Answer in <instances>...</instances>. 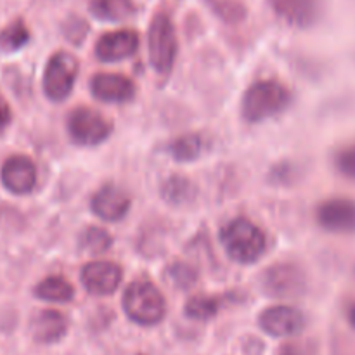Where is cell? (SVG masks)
<instances>
[{
    "label": "cell",
    "mask_w": 355,
    "mask_h": 355,
    "mask_svg": "<svg viewBox=\"0 0 355 355\" xmlns=\"http://www.w3.org/2000/svg\"><path fill=\"white\" fill-rule=\"evenodd\" d=\"M220 241L229 259L238 263H255L266 252V236L253 222L236 218L220 231Z\"/></svg>",
    "instance_id": "obj_1"
},
{
    "label": "cell",
    "mask_w": 355,
    "mask_h": 355,
    "mask_svg": "<svg viewBox=\"0 0 355 355\" xmlns=\"http://www.w3.org/2000/svg\"><path fill=\"white\" fill-rule=\"evenodd\" d=\"M290 101V92L281 83L272 82V80L257 82L246 90L245 97H243V116L250 123L269 120V118L283 113Z\"/></svg>",
    "instance_id": "obj_2"
},
{
    "label": "cell",
    "mask_w": 355,
    "mask_h": 355,
    "mask_svg": "<svg viewBox=\"0 0 355 355\" xmlns=\"http://www.w3.org/2000/svg\"><path fill=\"white\" fill-rule=\"evenodd\" d=\"M123 311L128 319L141 326H155L163 321L166 304L158 288L149 281H135L125 290Z\"/></svg>",
    "instance_id": "obj_3"
},
{
    "label": "cell",
    "mask_w": 355,
    "mask_h": 355,
    "mask_svg": "<svg viewBox=\"0 0 355 355\" xmlns=\"http://www.w3.org/2000/svg\"><path fill=\"white\" fill-rule=\"evenodd\" d=\"M149 61L158 73H168L177 58L175 28L166 14H156L148 31Z\"/></svg>",
    "instance_id": "obj_4"
},
{
    "label": "cell",
    "mask_w": 355,
    "mask_h": 355,
    "mask_svg": "<svg viewBox=\"0 0 355 355\" xmlns=\"http://www.w3.org/2000/svg\"><path fill=\"white\" fill-rule=\"evenodd\" d=\"M78 75V61L68 52H55L49 59L44 73V92L54 103H61L71 94Z\"/></svg>",
    "instance_id": "obj_5"
},
{
    "label": "cell",
    "mask_w": 355,
    "mask_h": 355,
    "mask_svg": "<svg viewBox=\"0 0 355 355\" xmlns=\"http://www.w3.org/2000/svg\"><path fill=\"white\" fill-rule=\"evenodd\" d=\"M68 130L73 141L80 146H97L113 132L110 120L89 107H76L68 118Z\"/></svg>",
    "instance_id": "obj_6"
},
{
    "label": "cell",
    "mask_w": 355,
    "mask_h": 355,
    "mask_svg": "<svg viewBox=\"0 0 355 355\" xmlns=\"http://www.w3.org/2000/svg\"><path fill=\"white\" fill-rule=\"evenodd\" d=\"M262 286L272 298H295L304 291V274L290 263L274 266L263 274Z\"/></svg>",
    "instance_id": "obj_7"
},
{
    "label": "cell",
    "mask_w": 355,
    "mask_h": 355,
    "mask_svg": "<svg viewBox=\"0 0 355 355\" xmlns=\"http://www.w3.org/2000/svg\"><path fill=\"white\" fill-rule=\"evenodd\" d=\"M121 267L113 262H90L82 269V283L90 295L107 297L118 290L121 283Z\"/></svg>",
    "instance_id": "obj_8"
},
{
    "label": "cell",
    "mask_w": 355,
    "mask_h": 355,
    "mask_svg": "<svg viewBox=\"0 0 355 355\" xmlns=\"http://www.w3.org/2000/svg\"><path fill=\"white\" fill-rule=\"evenodd\" d=\"M259 324L270 336H293L305 328V315L290 305H276L260 314Z\"/></svg>",
    "instance_id": "obj_9"
},
{
    "label": "cell",
    "mask_w": 355,
    "mask_h": 355,
    "mask_svg": "<svg viewBox=\"0 0 355 355\" xmlns=\"http://www.w3.org/2000/svg\"><path fill=\"white\" fill-rule=\"evenodd\" d=\"M2 184L9 193L23 196L37 186V168L26 156H12L2 166Z\"/></svg>",
    "instance_id": "obj_10"
},
{
    "label": "cell",
    "mask_w": 355,
    "mask_h": 355,
    "mask_svg": "<svg viewBox=\"0 0 355 355\" xmlns=\"http://www.w3.org/2000/svg\"><path fill=\"white\" fill-rule=\"evenodd\" d=\"M318 220L326 231L355 232V200L335 198L324 201L318 210Z\"/></svg>",
    "instance_id": "obj_11"
},
{
    "label": "cell",
    "mask_w": 355,
    "mask_h": 355,
    "mask_svg": "<svg viewBox=\"0 0 355 355\" xmlns=\"http://www.w3.org/2000/svg\"><path fill=\"white\" fill-rule=\"evenodd\" d=\"M139 47V35L132 30H118L103 35L96 45V54L104 62L128 59Z\"/></svg>",
    "instance_id": "obj_12"
},
{
    "label": "cell",
    "mask_w": 355,
    "mask_h": 355,
    "mask_svg": "<svg viewBox=\"0 0 355 355\" xmlns=\"http://www.w3.org/2000/svg\"><path fill=\"white\" fill-rule=\"evenodd\" d=\"M90 92L103 103H127L134 97L135 87L127 76L116 73H99L90 80Z\"/></svg>",
    "instance_id": "obj_13"
},
{
    "label": "cell",
    "mask_w": 355,
    "mask_h": 355,
    "mask_svg": "<svg viewBox=\"0 0 355 355\" xmlns=\"http://www.w3.org/2000/svg\"><path fill=\"white\" fill-rule=\"evenodd\" d=\"M274 12L297 28H309L321 14V0H269Z\"/></svg>",
    "instance_id": "obj_14"
},
{
    "label": "cell",
    "mask_w": 355,
    "mask_h": 355,
    "mask_svg": "<svg viewBox=\"0 0 355 355\" xmlns=\"http://www.w3.org/2000/svg\"><path fill=\"white\" fill-rule=\"evenodd\" d=\"M92 211L107 222H118L127 215L130 208V198L116 186H104L90 201Z\"/></svg>",
    "instance_id": "obj_15"
},
{
    "label": "cell",
    "mask_w": 355,
    "mask_h": 355,
    "mask_svg": "<svg viewBox=\"0 0 355 355\" xmlns=\"http://www.w3.org/2000/svg\"><path fill=\"white\" fill-rule=\"evenodd\" d=\"M31 336L38 343H55L66 335L68 321L58 311H42L31 319Z\"/></svg>",
    "instance_id": "obj_16"
},
{
    "label": "cell",
    "mask_w": 355,
    "mask_h": 355,
    "mask_svg": "<svg viewBox=\"0 0 355 355\" xmlns=\"http://www.w3.org/2000/svg\"><path fill=\"white\" fill-rule=\"evenodd\" d=\"M90 12L101 21H125L135 12L134 0H92Z\"/></svg>",
    "instance_id": "obj_17"
},
{
    "label": "cell",
    "mask_w": 355,
    "mask_h": 355,
    "mask_svg": "<svg viewBox=\"0 0 355 355\" xmlns=\"http://www.w3.org/2000/svg\"><path fill=\"white\" fill-rule=\"evenodd\" d=\"M75 295L71 284L59 276H51L37 284L35 297L45 302H69Z\"/></svg>",
    "instance_id": "obj_18"
},
{
    "label": "cell",
    "mask_w": 355,
    "mask_h": 355,
    "mask_svg": "<svg viewBox=\"0 0 355 355\" xmlns=\"http://www.w3.org/2000/svg\"><path fill=\"white\" fill-rule=\"evenodd\" d=\"M30 40V31L21 19L14 21L0 31V49L3 52H16L23 49Z\"/></svg>",
    "instance_id": "obj_19"
},
{
    "label": "cell",
    "mask_w": 355,
    "mask_h": 355,
    "mask_svg": "<svg viewBox=\"0 0 355 355\" xmlns=\"http://www.w3.org/2000/svg\"><path fill=\"white\" fill-rule=\"evenodd\" d=\"M203 151V141L198 135H182L168 146V153L177 162H193Z\"/></svg>",
    "instance_id": "obj_20"
},
{
    "label": "cell",
    "mask_w": 355,
    "mask_h": 355,
    "mask_svg": "<svg viewBox=\"0 0 355 355\" xmlns=\"http://www.w3.org/2000/svg\"><path fill=\"white\" fill-rule=\"evenodd\" d=\"M218 311H220V300L217 297L198 295L186 304L187 318L196 319V321H208V319L215 318Z\"/></svg>",
    "instance_id": "obj_21"
},
{
    "label": "cell",
    "mask_w": 355,
    "mask_h": 355,
    "mask_svg": "<svg viewBox=\"0 0 355 355\" xmlns=\"http://www.w3.org/2000/svg\"><path fill=\"white\" fill-rule=\"evenodd\" d=\"M113 245V238L107 231L101 227H89L80 236V248L90 255H99L107 252Z\"/></svg>",
    "instance_id": "obj_22"
},
{
    "label": "cell",
    "mask_w": 355,
    "mask_h": 355,
    "mask_svg": "<svg viewBox=\"0 0 355 355\" xmlns=\"http://www.w3.org/2000/svg\"><path fill=\"white\" fill-rule=\"evenodd\" d=\"M191 194H193V184L186 177H170L162 187V196L172 205L187 203L191 200Z\"/></svg>",
    "instance_id": "obj_23"
},
{
    "label": "cell",
    "mask_w": 355,
    "mask_h": 355,
    "mask_svg": "<svg viewBox=\"0 0 355 355\" xmlns=\"http://www.w3.org/2000/svg\"><path fill=\"white\" fill-rule=\"evenodd\" d=\"M168 276L172 279L173 284L180 288H187L196 281V274L191 269L189 266H184V263H175L168 269Z\"/></svg>",
    "instance_id": "obj_24"
},
{
    "label": "cell",
    "mask_w": 355,
    "mask_h": 355,
    "mask_svg": "<svg viewBox=\"0 0 355 355\" xmlns=\"http://www.w3.org/2000/svg\"><path fill=\"white\" fill-rule=\"evenodd\" d=\"M336 166H338V170L343 175L355 180V144L343 149V151L336 156Z\"/></svg>",
    "instance_id": "obj_25"
},
{
    "label": "cell",
    "mask_w": 355,
    "mask_h": 355,
    "mask_svg": "<svg viewBox=\"0 0 355 355\" xmlns=\"http://www.w3.org/2000/svg\"><path fill=\"white\" fill-rule=\"evenodd\" d=\"M277 355H315V347L309 342L286 343L277 350Z\"/></svg>",
    "instance_id": "obj_26"
},
{
    "label": "cell",
    "mask_w": 355,
    "mask_h": 355,
    "mask_svg": "<svg viewBox=\"0 0 355 355\" xmlns=\"http://www.w3.org/2000/svg\"><path fill=\"white\" fill-rule=\"evenodd\" d=\"M10 118H12V114H10L9 104H7L6 101L0 97V134H2L7 127H9Z\"/></svg>",
    "instance_id": "obj_27"
},
{
    "label": "cell",
    "mask_w": 355,
    "mask_h": 355,
    "mask_svg": "<svg viewBox=\"0 0 355 355\" xmlns=\"http://www.w3.org/2000/svg\"><path fill=\"white\" fill-rule=\"evenodd\" d=\"M349 321H350V324L355 328V305L349 311Z\"/></svg>",
    "instance_id": "obj_28"
}]
</instances>
